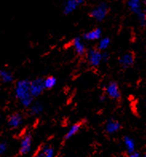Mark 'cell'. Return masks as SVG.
Returning a JSON list of instances; mask_svg holds the SVG:
<instances>
[{
  "mask_svg": "<svg viewBox=\"0 0 146 157\" xmlns=\"http://www.w3.org/2000/svg\"><path fill=\"white\" fill-rule=\"evenodd\" d=\"M144 4H145V6H146V1H144ZM144 13H145V14H146V8H145V10H144Z\"/></svg>",
  "mask_w": 146,
  "mask_h": 157,
  "instance_id": "cell-26",
  "label": "cell"
},
{
  "mask_svg": "<svg viewBox=\"0 0 146 157\" xmlns=\"http://www.w3.org/2000/svg\"><path fill=\"white\" fill-rule=\"evenodd\" d=\"M41 149L43 153V157H54V150L52 147L45 145Z\"/></svg>",
  "mask_w": 146,
  "mask_h": 157,
  "instance_id": "cell-20",
  "label": "cell"
},
{
  "mask_svg": "<svg viewBox=\"0 0 146 157\" xmlns=\"http://www.w3.org/2000/svg\"><path fill=\"white\" fill-rule=\"evenodd\" d=\"M7 147L8 145L6 141L0 142V155H3L7 150Z\"/></svg>",
  "mask_w": 146,
  "mask_h": 157,
  "instance_id": "cell-21",
  "label": "cell"
},
{
  "mask_svg": "<svg viewBox=\"0 0 146 157\" xmlns=\"http://www.w3.org/2000/svg\"><path fill=\"white\" fill-rule=\"evenodd\" d=\"M43 83H44L45 90H51L56 86L57 79L54 76H49L46 78H43Z\"/></svg>",
  "mask_w": 146,
  "mask_h": 157,
  "instance_id": "cell-17",
  "label": "cell"
},
{
  "mask_svg": "<svg viewBox=\"0 0 146 157\" xmlns=\"http://www.w3.org/2000/svg\"><path fill=\"white\" fill-rule=\"evenodd\" d=\"M82 127V122H78V123L74 124L71 127L69 128L67 132L66 133L64 136V140H67L72 138L74 135H76L78 132L80 131V129Z\"/></svg>",
  "mask_w": 146,
  "mask_h": 157,
  "instance_id": "cell-14",
  "label": "cell"
},
{
  "mask_svg": "<svg viewBox=\"0 0 146 157\" xmlns=\"http://www.w3.org/2000/svg\"><path fill=\"white\" fill-rule=\"evenodd\" d=\"M31 144H32V135L30 133L25 134L21 141L19 152L22 155L28 153L31 149Z\"/></svg>",
  "mask_w": 146,
  "mask_h": 157,
  "instance_id": "cell-7",
  "label": "cell"
},
{
  "mask_svg": "<svg viewBox=\"0 0 146 157\" xmlns=\"http://www.w3.org/2000/svg\"><path fill=\"white\" fill-rule=\"evenodd\" d=\"M106 94L109 98L112 99L118 100L121 98V92L119 90V86L117 83L115 82H111L106 86Z\"/></svg>",
  "mask_w": 146,
  "mask_h": 157,
  "instance_id": "cell-5",
  "label": "cell"
},
{
  "mask_svg": "<svg viewBox=\"0 0 146 157\" xmlns=\"http://www.w3.org/2000/svg\"><path fill=\"white\" fill-rule=\"evenodd\" d=\"M22 122H23V117L19 113H14L10 114L7 118V124L8 126L10 128L15 129L22 125Z\"/></svg>",
  "mask_w": 146,
  "mask_h": 157,
  "instance_id": "cell-6",
  "label": "cell"
},
{
  "mask_svg": "<svg viewBox=\"0 0 146 157\" xmlns=\"http://www.w3.org/2000/svg\"><path fill=\"white\" fill-rule=\"evenodd\" d=\"M144 157H146V151H145V153H144Z\"/></svg>",
  "mask_w": 146,
  "mask_h": 157,
  "instance_id": "cell-27",
  "label": "cell"
},
{
  "mask_svg": "<svg viewBox=\"0 0 146 157\" xmlns=\"http://www.w3.org/2000/svg\"><path fill=\"white\" fill-rule=\"evenodd\" d=\"M86 58L93 67H98L102 62V53L97 48H92L86 51Z\"/></svg>",
  "mask_w": 146,
  "mask_h": 157,
  "instance_id": "cell-3",
  "label": "cell"
},
{
  "mask_svg": "<svg viewBox=\"0 0 146 157\" xmlns=\"http://www.w3.org/2000/svg\"><path fill=\"white\" fill-rule=\"evenodd\" d=\"M129 157H140V154L138 153V152H136V151H134L133 153L130 154Z\"/></svg>",
  "mask_w": 146,
  "mask_h": 157,
  "instance_id": "cell-24",
  "label": "cell"
},
{
  "mask_svg": "<svg viewBox=\"0 0 146 157\" xmlns=\"http://www.w3.org/2000/svg\"><path fill=\"white\" fill-rule=\"evenodd\" d=\"M0 80L4 83H11L14 81V76L6 70H0Z\"/></svg>",
  "mask_w": 146,
  "mask_h": 157,
  "instance_id": "cell-15",
  "label": "cell"
},
{
  "mask_svg": "<svg viewBox=\"0 0 146 157\" xmlns=\"http://www.w3.org/2000/svg\"><path fill=\"white\" fill-rule=\"evenodd\" d=\"M110 11V7L106 2H100L90 11V15L97 21H103Z\"/></svg>",
  "mask_w": 146,
  "mask_h": 157,
  "instance_id": "cell-2",
  "label": "cell"
},
{
  "mask_svg": "<svg viewBox=\"0 0 146 157\" xmlns=\"http://www.w3.org/2000/svg\"><path fill=\"white\" fill-rule=\"evenodd\" d=\"M44 109V106L41 102H34L29 108V114L32 117L39 116Z\"/></svg>",
  "mask_w": 146,
  "mask_h": 157,
  "instance_id": "cell-13",
  "label": "cell"
},
{
  "mask_svg": "<svg viewBox=\"0 0 146 157\" xmlns=\"http://www.w3.org/2000/svg\"><path fill=\"white\" fill-rule=\"evenodd\" d=\"M124 142L125 144L126 149H127V151L128 153L132 154L135 151V142L133 139H131L129 136H125L124 138Z\"/></svg>",
  "mask_w": 146,
  "mask_h": 157,
  "instance_id": "cell-18",
  "label": "cell"
},
{
  "mask_svg": "<svg viewBox=\"0 0 146 157\" xmlns=\"http://www.w3.org/2000/svg\"><path fill=\"white\" fill-rule=\"evenodd\" d=\"M14 96L22 106L29 108L34 103V98L30 94V81L27 79L19 80L14 86Z\"/></svg>",
  "mask_w": 146,
  "mask_h": 157,
  "instance_id": "cell-1",
  "label": "cell"
},
{
  "mask_svg": "<svg viewBox=\"0 0 146 157\" xmlns=\"http://www.w3.org/2000/svg\"><path fill=\"white\" fill-rule=\"evenodd\" d=\"M135 60V55L133 52H127L119 58V63L121 66L124 69L129 68L133 66Z\"/></svg>",
  "mask_w": 146,
  "mask_h": 157,
  "instance_id": "cell-10",
  "label": "cell"
},
{
  "mask_svg": "<svg viewBox=\"0 0 146 157\" xmlns=\"http://www.w3.org/2000/svg\"><path fill=\"white\" fill-rule=\"evenodd\" d=\"M110 44V38H107V37H106V38H101L100 41H99V42H98V47H97V49L102 52V50H106V49L109 47Z\"/></svg>",
  "mask_w": 146,
  "mask_h": 157,
  "instance_id": "cell-19",
  "label": "cell"
},
{
  "mask_svg": "<svg viewBox=\"0 0 146 157\" xmlns=\"http://www.w3.org/2000/svg\"><path fill=\"white\" fill-rule=\"evenodd\" d=\"M82 3H84V1L82 0H68L64 3L63 13L66 15L71 14Z\"/></svg>",
  "mask_w": 146,
  "mask_h": 157,
  "instance_id": "cell-8",
  "label": "cell"
},
{
  "mask_svg": "<svg viewBox=\"0 0 146 157\" xmlns=\"http://www.w3.org/2000/svg\"><path fill=\"white\" fill-rule=\"evenodd\" d=\"M121 124L114 119H110L107 121L106 125H105V130L108 134H113L118 132L121 128Z\"/></svg>",
  "mask_w": 146,
  "mask_h": 157,
  "instance_id": "cell-12",
  "label": "cell"
},
{
  "mask_svg": "<svg viewBox=\"0 0 146 157\" xmlns=\"http://www.w3.org/2000/svg\"><path fill=\"white\" fill-rule=\"evenodd\" d=\"M72 46L74 47L75 53L78 56L83 57V56L86 55L87 50H86V45H85L84 42H82V38H79V37L74 38L72 42Z\"/></svg>",
  "mask_w": 146,
  "mask_h": 157,
  "instance_id": "cell-9",
  "label": "cell"
},
{
  "mask_svg": "<svg viewBox=\"0 0 146 157\" xmlns=\"http://www.w3.org/2000/svg\"><path fill=\"white\" fill-rule=\"evenodd\" d=\"M109 58H110V56L107 53H102V61L106 62L109 60Z\"/></svg>",
  "mask_w": 146,
  "mask_h": 157,
  "instance_id": "cell-22",
  "label": "cell"
},
{
  "mask_svg": "<svg viewBox=\"0 0 146 157\" xmlns=\"http://www.w3.org/2000/svg\"><path fill=\"white\" fill-rule=\"evenodd\" d=\"M102 34V31L100 28H95L90 31L85 33L82 35V39L86 40V41H97V40L101 39Z\"/></svg>",
  "mask_w": 146,
  "mask_h": 157,
  "instance_id": "cell-11",
  "label": "cell"
},
{
  "mask_svg": "<svg viewBox=\"0 0 146 157\" xmlns=\"http://www.w3.org/2000/svg\"><path fill=\"white\" fill-rule=\"evenodd\" d=\"M45 90L43 78H38L30 81V94L33 98H36L40 96Z\"/></svg>",
  "mask_w": 146,
  "mask_h": 157,
  "instance_id": "cell-4",
  "label": "cell"
},
{
  "mask_svg": "<svg viewBox=\"0 0 146 157\" xmlns=\"http://www.w3.org/2000/svg\"><path fill=\"white\" fill-rule=\"evenodd\" d=\"M106 98L105 96H103V97H102H102H101V98H100V101H104L105 99H106V98Z\"/></svg>",
  "mask_w": 146,
  "mask_h": 157,
  "instance_id": "cell-25",
  "label": "cell"
},
{
  "mask_svg": "<svg viewBox=\"0 0 146 157\" xmlns=\"http://www.w3.org/2000/svg\"><path fill=\"white\" fill-rule=\"evenodd\" d=\"M128 6L129 7V9L132 10L133 13L138 14L141 13V5H140V1H137V0H132V1H129L128 2Z\"/></svg>",
  "mask_w": 146,
  "mask_h": 157,
  "instance_id": "cell-16",
  "label": "cell"
},
{
  "mask_svg": "<svg viewBox=\"0 0 146 157\" xmlns=\"http://www.w3.org/2000/svg\"><path fill=\"white\" fill-rule=\"evenodd\" d=\"M34 157H43V153H42V149H40L39 151H38V153L34 155Z\"/></svg>",
  "mask_w": 146,
  "mask_h": 157,
  "instance_id": "cell-23",
  "label": "cell"
}]
</instances>
